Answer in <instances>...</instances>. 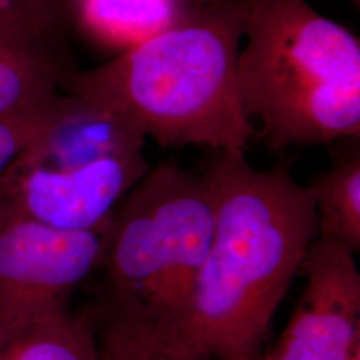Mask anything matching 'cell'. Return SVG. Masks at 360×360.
Here are the masks:
<instances>
[{"label":"cell","instance_id":"3","mask_svg":"<svg viewBox=\"0 0 360 360\" xmlns=\"http://www.w3.org/2000/svg\"><path fill=\"white\" fill-rule=\"evenodd\" d=\"M236 79L266 147L360 136V41L307 0H245Z\"/></svg>","mask_w":360,"mask_h":360},{"label":"cell","instance_id":"4","mask_svg":"<svg viewBox=\"0 0 360 360\" xmlns=\"http://www.w3.org/2000/svg\"><path fill=\"white\" fill-rule=\"evenodd\" d=\"M124 198L104 254L110 296L102 314L175 349L212 238V196L202 174L168 160Z\"/></svg>","mask_w":360,"mask_h":360},{"label":"cell","instance_id":"6","mask_svg":"<svg viewBox=\"0 0 360 360\" xmlns=\"http://www.w3.org/2000/svg\"><path fill=\"white\" fill-rule=\"evenodd\" d=\"M111 219L90 230H63L0 193V318L65 306L71 290L103 264Z\"/></svg>","mask_w":360,"mask_h":360},{"label":"cell","instance_id":"7","mask_svg":"<svg viewBox=\"0 0 360 360\" xmlns=\"http://www.w3.org/2000/svg\"><path fill=\"white\" fill-rule=\"evenodd\" d=\"M348 247L314 239L299 274L306 284L275 346L263 360H348L360 347V274Z\"/></svg>","mask_w":360,"mask_h":360},{"label":"cell","instance_id":"1","mask_svg":"<svg viewBox=\"0 0 360 360\" xmlns=\"http://www.w3.org/2000/svg\"><path fill=\"white\" fill-rule=\"evenodd\" d=\"M202 176L214 231L176 351L200 360H263L272 316L318 232L314 193L291 158L257 171L242 150H212Z\"/></svg>","mask_w":360,"mask_h":360},{"label":"cell","instance_id":"12","mask_svg":"<svg viewBox=\"0 0 360 360\" xmlns=\"http://www.w3.org/2000/svg\"><path fill=\"white\" fill-rule=\"evenodd\" d=\"M77 0H0V39L67 53L65 31Z\"/></svg>","mask_w":360,"mask_h":360},{"label":"cell","instance_id":"2","mask_svg":"<svg viewBox=\"0 0 360 360\" xmlns=\"http://www.w3.org/2000/svg\"><path fill=\"white\" fill-rule=\"evenodd\" d=\"M245 0L184 7L167 30L87 71L63 91L124 117L163 147L242 150L257 136L240 103L236 67Z\"/></svg>","mask_w":360,"mask_h":360},{"label":"cell","instance_id":"5","mask_svg":"<svg viewBox=\"0 0 360 360\" xmlns=\"http://www.w3.org/2000/svg\"><path fill=\"white\" fill-rule=\"evenodd\" d=\"M144 143L124 117L65 94L47 129L0 178V193L53 227L95 229L151 168Z\"/></svg>","mask_w":360,"mask_h":360},{"label":"cell","instance_id":"10","mask_svg":"<svg viewBox=\"0 0 360 360\" xmlns=\"http://www.w3.org/2000/svg\"><path fill=\"white\" fill-rule=\"evenodd\" d=\"M360 136L339 139L333 167L309 184L314 193L318 232L348 247L360 248Z\"/></svg>","mask_w":360,"mask_h":360},{"label":"cell","instance_id":"8","mask_svg":"<svg viewBox=\"0 0 360 360\" xmlns=\"http://www.w3.org/2000/svg\"><path fill=\"white\" fill-rule=\"evenodd\" d=\"M101 319L65 304L0 318V360H99Z\"/></svg>","mask_w":360,"mask_h":360},{"label":"cell","instance_id":"9","mask_svg":"<svg viewBox=\"0 0 360 360\" xmlns=\"http://www.w3.org/2000/svg\"><path fill=\"white\" fill-rule=\"evenodd\" d=\"M71 58L0 39V120H38L62 103Z\"/></svg>","mask_w":360,"mask_h":360},{"label":"cell","instance_id":"13","mask_svg":"<svg viewBox=\"0 0 360 360\" xmlns=\"http://www.w3.org/2000/svg\"><path fill=\"white\" fill-rule=\"evenodd\" d=\"M99 360H200L190 358L103 316L98 331Z\"/></svg>","mask_w":360,"mask_h":360},{"label":"cell","instance_id":"14","mask_svg":"<svg viewBox=\"0 0 360 360\" xmlns=\"http://www.w3.org/2000/svg\"><path fill=\"white\" fill-rule=\"evenodd\" d=\"M59 107L53 114L44 119L0 120V178L27 147L47 129Z\"/></svg>","mask_w":360,"mask_h":360},{"label":"cell","instance_id":"11","mask_svg":"<svg viewBox=\"0 0 360 360\" xmlns=\"http://www.w3.org/2000/svg\"><path fill=\"white\" fill-rule=\"evenodd\" d=\"M83 27L98 41L127 51L172 26L181 0H77Z\"/></svg>","mask_w":360,"mask_h":360}]
</instances>
